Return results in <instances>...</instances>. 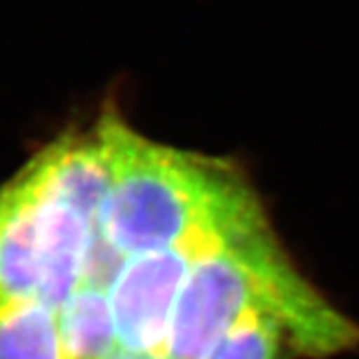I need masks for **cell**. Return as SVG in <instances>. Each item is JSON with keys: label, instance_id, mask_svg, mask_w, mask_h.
I'll return each mask as SVG.
<instances>
[{"label": "cell", "instance_id": "obj_1", "mask_svg": "<svg viewBox=\"0 0 359 359\" xmlns=\"http://www.w3.org/2000/svg\"><path fill=\"white\" fill-rule=\"evenodd\" d=\"M250 311L278 318L295 353L325 359L359 346V325L299 273L268 214L222 233L194 259L168 330L166 355L204 359Z\"/></svg>", "mask_w": 359, "mask_h": 359}, {"label": "cell", "instance_id": "obj_2", "mask_svg": "<svg viewBox=\"0 0 359 359\" xmlns=\"http://www.w3.org/2000/svg\"><path fill=\"white\" fill-rule=\"evenodd\" d=\"M94 126L110 168L98 236L120 257L176 245L262 202L233 160L152 140L114 102L104 106Z\"/></svg>", "mask_w": 359, "mask_h": 359}, {"label": "cell", "instance_id": "obj_3", "mask_svg": "<svg viewBox=\"0 0 359 359\" xmlns=\"http://www.w3.org/2000/svg\"><path fill=\"white\" fill-rule=\"evenodd\" d=\"M210 245L205 230L164 250L124 257L106 285L118 347L166 355L168 330L194 259Z\"/></svg>", "mask_w": 359, "mask_h": 359}, {"label": "cell", "instance_id": "obj_4", "mask_svg": "<svg viewBox=\"0 0 359 359\" xmlns=\"http://www.w3.org/2000/svg\"><path fill=\"white\" fill-rule=\"evenodd\" d=\"M56 313L66 359H104L118 346L104 287L84 282Z\"/></svg>", "mask_w": 359, "mask_h": 359}, {"label": "cell", "instance_id": "obj_5", "mask_svg": "<svg viewBox=\"0 0 359 359\" xmlns=\"http://www.w3.org/2000/svg\"><path fill=\"white\" fill-rule=\"evenodd\" d=\"M0 359H66L58 313L40 299H0Z\"/></svg>", "mask_w": 359, "mask_h": 359}, {"label": "cell", "instance_id": "obj_6", "mask_svg": "<svg viewBox=\"0 0 359 359\" xmlns=\"http://www.w3.org/2000/svg\"><path fill=\"white\" fill-rule=\"evenodd\" d=\"M295 353L282 321L266 311H250L204 359H287Z\"/></svg>", "mask_w": 359, "mask_h": 359}, {"label": "cell", "instance_id": "obj_7", "mask_svg": "<svg viewBox=\"0 0 359 359\" xmlns=\"http://www.w3.org/2000/svg\"><path fill=\"white\" fill-rule=\"evenodd\" d=\"M104 359H172L168 355H158V353H136V351H128L122 347H116L114 351H110Z\"/></svg>", "mask_w": 359, "mask_h": 359}]
</instances>
